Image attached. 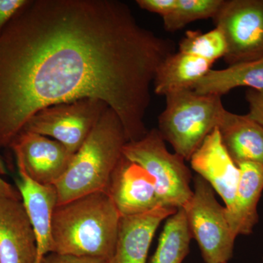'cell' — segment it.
Listing matches in <instances>:
<instances>
[{"label": "cell", "instance_id": "cell-27", "mask_svg": "<svg viewBox=\"0 0 263 263\" xmlns=\"http://www.w3.org/2000/svg\"><path fill=\"white\" fill-rule=\"evenodd\" d=\"M262 263H263V260H262Z\"/></svg>", "mask_w": 263, "mask_h": 263}, {"label": "cell", "instance_id": "cell-20", "mask_svg": "<svg viewBox=\"0 0 263 263\" xmlns=\"http://www.w3.org/2000/svg\"><path fill=\"white\" fill-rule=\"evenodd\" d=\"M179 51L214 64L216 60L226 57L228 43L224 33L218 27L207 32L189 30L179 42Z\"/></svg>", "mask_w": 263, "mask_h": 263}, {"label": "cell", "instance_id": "cell-4", "mask_svg": "<svg viewBox=\"0 0 263 263\" xmlns=\"http://www.w3.org/2000/svg\"><path fill=\"white\" fill-rule=\"evenodd\" d=\"M165 98L158 130L175 153L190 161L205 138L218 127L226 109L220 97L198 95L193 89L171 93Z\"/></svg>", "mask_w": 263, "mask_h": 263}, {"label": "cell", "instance_id": "cell-19", "mask_svg": "<svg viewBox=\"0 0 263 263\" xmlns=\"http://www.w3.org/2000/svg\"><path fill=\"white\" fill-rule=\"evenodd\" d=\"M193 238L182 208L166 219L158 245L149 263H182Z\"/></svg>", "mask_w": 263, "mask_h": 263}, {"label": "cell", "instance_id": "cell-17", "mask_svg": "<svg viewBox=\"0 0 263 263\" xmlns=\"http://www.w3.org/2000/svg\"><path fill=\"white\" fill-rule=\"evenodd\" d=\"M213 64L207 60L183 53L175 52L161 62L154 80L155 94L166 95L193 86L212 70Z\"/></svg>", "mask_w": 263, "mask_h": 263}, {"label": "cell", "instance_id": "cell-5", "mask_svg": "<svg viewBox=\"0 0 263 263\" xmlns=\"http://www.w3.org/2000/svg\"><path fill=\"white\" fill-rule=\"evenodd\" d=\"M123 155L143 167L155 179L156 192L161 206L179 209L191 200L192 174L185 160L167 150L158 129L148 130L136 141H128Z\"/></svg>", "mask_w": 263, "mask_h": 263}, {"label": "cell", "instance_id": "cell-26", "mask_svg": "<svg viewBox=\"0 0 263 263\" xmlns=\"http://www.w3.org/2000/svg\"><path fill=\"white\" fill-rule=\"evenodd\" d=\"M0 197L22 200V197H21L18 189L15 188L13 185L7 182L1 177H0Z\"/></svg>", "mask_w": 263, "mask_h": 263}, {"label": "cell", "instance_id": "cell-10", "mask_svg": "<svg viewBox=\"0 0 263 263\" xmlns=\"http://www.w3.org/2000/svg\"><path fill=\"white\" fill-rule=\"evenodd\" d=\"M105 192L120 216L138 215L161 206L155 179L124 155L114 170Z\"/></svg>", "mask_w": 263, "mask_h": 263}, {"label": "cell", "instance_id": "cell-24", "mask_svg": "<svg viewBox=\"0 0 263 263\" xmlns=\"http://www.w3.org/2000/svg\"><path fill=\"white\" fill-rule=\"evenodd\" d=\"M136 4L141 9L157 13L163 18L174 10L176 0H137Z\"/></svg>", "mask_w": 263, "mask_h": 263}, {"label": "cell", "instance_id": "cell-15", "mask_svg": "<svg viewBox=\"0 0 263 263\" xmlns=\"http://www.w3.org/2000/svg\"><path fill=\"white\" fill-rule=\"evenodd\" d=\"M240 179L234 201L226 209V217L235 237L252 234L258 223L257 212L263 191V166L254 162L238 164Z\"/></svg>", "mask_w": 263, "mask_h": 263}, {"label": "cell", "instance_id": "cell-6", "mask_svg": "<svg viewBox=\"0 0 263 263\" xmlns=\"http://www.w3.org/2000/svg\"><path fill=\"white\" fill-rule=\"evenodd\" d=\"M189 227L205 263H228L233 257L235 238L211 185L200 176L194 179L193 197L186 206Z\"/></svg>", "mask_w": 263, "mask_h": 263}, {"label": "cell", "instance_id": "cell-2", "mask_svg": "<svg viewBox=\"0 0 263 263\" xmlns=\"http://www.w3.org/2000/svg\"><path fill=\"white\" fill-rule=\"evenodd\" d=\"M120 217L105 191L57 205L52 216L50 253L108 261L115 249Z\"/></svg>", "mask_w": 263, "mask_h": 263}, {"label": "cell", "instance_id": "cell-21", "mask_svg": "<svg viewBox=\"0 0 263 263\" xmlns=\"http://www.w3.org/2000/svg\"><path fill=\"white\" fill-rule=\"evenodd\" d=\"M224 0H176V6L168 15L163 17L164 29L174 32L187 24L216 16Z\"/></svg>", "mask_w": 263, "mask_h": 263}, {"label": "cell", "instance_id": "cell-25", "mask_svg": "<svg viewBox=\"0 0 263 263\" xmlns=\"http://www.w3.org/2000/svg\"><path fill=\"white\" fill-rule=\"evenodd\" d=\"M108 261L87 257H76L56 253H49L43 257L41 263H108Z\"/></svg>", "mask_w": 263, "mask_h": 263}, {"label": "cell", "instance_id": "cell-3", "mask_svg": "<svg viewBox=\"0 0 263 263\" xmlns=\"http://www.w3.org/2000/svg\"><path fill=\"white\" fill-rule=\"evenodd\" d=\"M128 142L117 114L108 108L54 185L57 205L96 192L105 191Z\"/></svg>", "mask_w": 263, "mask_h": 263}, {"label": "cell", "instance_id": "cell-8", "mask_svg": "<svg viewBox=\"0 0 263 263\" xmlns=\"http://www.w3.org/2000/svg\"><path fill=\"white\" fill-rule=\"evenodd\" d=\"M214 21L226 36L228 65L263 57V0H224Z\"/></svg>", "mask_w": 263, "mask_h": 263}, {"label": "cell", "instance_id": "cell-13", "mask_svg": "<svg viewBox=\"0 0 263 263\" xmlns=\"http://www.w3.org/2000/svg\"><path fill=\"white\" fill-rule=\"evenodd\" d=\"M177 210L160 206L138 215L121 216L115 249L108 263H146L156 231Z\"/></svg>", "mask_w": 263, "mask_h": 263}, {"label": "cell", "instance_id": "cell-22", "mask_svg": "<svg viewBox=\"0 0 263 263\" xmlns=\"http://www.w3.org/2000/svg\"><path fill=\"white\" fill-rule=\"evenodd\" d=\"M246 98L249 105L247 115L263 127V89L249 90Z\"/></svg>", "mask_w": 263, "mask_h": 263}, {"label": "cell", "instance_id": "cell-18", "mask_svg": "<svg viewBox=\"0 0 263 263\" xmlns=\"http://www.w3.org/2000/svg\"><path fill=\"white\" fill-rule=\"evenodd\" d=\"M263 89V57L254 61L240 62L223 70H210L193 90L202 95L222 97L238 87Z\"/></svg>", "mask_w": 263, "mask_h": 263}, {"label": "cell", "instance_id": "cell-23", "mask_svg": "<svg viewBox=\"0 0 263 263\" xmlns=\"http://www.w3.org/2000/svg\"><path fill=\"white\" fill-rule=\"evenodd\" d=\"M28 0H0V32Z\"/></svg>", "mask_w": 263, "mask_h": 263}, {"label": "cell", "instance_id": "cell-11", "mask_svg": "<svg viewBox=\"0 0 263 263\" xmlns=\"http://www.w3.org/2000/svg\"><path fill=\"white\" fill-rule=\"evenodd\" d=\"M192 168L205 179L230 209L234 201L240 169L232 160L216 127L205 138L190 160Z\"/></svg>", "mask_w": 263, "mask_h": 263}, {"label": "cell", "instance_id": "cell-7", "mask_svg": "<svg viewBox=\"0 0 263 263\" xmlns=\"http://www.w3.org/2000/svg\"><path fill=\"white\" fill-rule=\"evenodd\" d=\"M108 105L96 99H81L39 110L23 130L52 138L76 154L84 145Z\"/></svg>", "mask_w": 263, "mask_h": 263}, {"label": "cell", "instance_id": "cell-9", "mask_svg": "<svg viewBox=\"0 0 263 263\" xmlns=\"http://www.w3.org/2000/svg\"><path fill=\"white\" fill-rule=\"evenodd\" d=\"M10 148L29 177L44 185L56 184L75 155L60 142L26 130L19 133Z\"/></svg>", "mask_w": 263, "mask_h": 263}, {"label": "cell", "instance_id": "cell-14", "mask_svg": "<svg viewBox=\"0 0 263 263\" xmlns=\"http://www.w3.org/2000/svg\"><path fill=\"white\" fill-rule=\"evenodd\" d=\"M18 166V189L24 209L34 230L37 240V263H41L50 253L52 216L58 203L54 185H44L31 179L22 164Z\"/></svg>", "mask_w": 263, "mask_h": 263}, {"label": "cell", "instance_id": "cell-16", "mask_svg": "<svg viewBox=\"0 0 263 263\" xmlns=\"http://www.w3.org/2000/svg\"><path fill=\"white\" fill-rule=\"evenodd\" d=\"M218 128L221 141L238 165L254 162L263 166V127L247 115L226 110Z\"/></svg>", "mask_w": 263, "mask_h": 263}, {"label": "cell", "instance_id": "cell-12", "mask_svg": "<svg viewBox=\"0 0 263 263\" xmlns=\"http://www.w3.org/2000/svg\"><path fill=\"white\" fill-rule=\"evenodd\" d=\"M37 240L22 200L0 197V263H37Z\"/></svg>", "mask_w": 263, "mask_h": 263}, {"label": "cell", "instance_id": "cell-1", "mask_svg": "<svg viewBox=\"0 0 263 263\" xmlns=\"http://www.w3.org/2000/svg\"><path fill=\"white\" fill-rule=\"evenodd\" d=\"M175 49L123 2L28 0L0 32V148L39 110L86 98L141 139L156 72Z\"/></svg>", "mask_w": 263, "mask_h": 263}]
</instances>
